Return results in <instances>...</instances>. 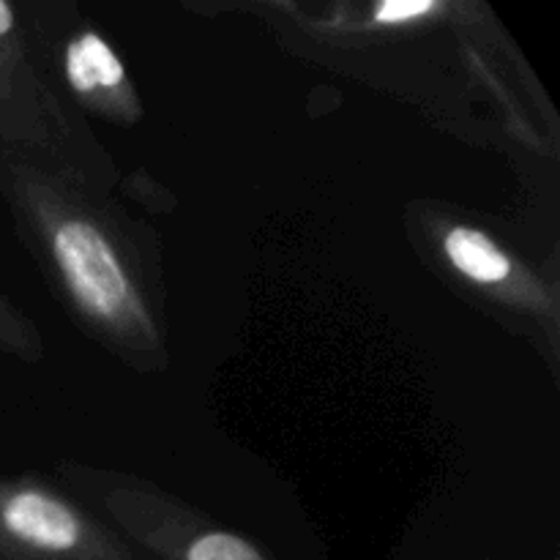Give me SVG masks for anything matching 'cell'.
Here are the masks:
<instances>
[{
    "label": "cell",
    "instance_id": "1",
    "mask_svg": "<svg viewBox=\"0 0 560 560\" xmlns=\"http://www.w3.org/2000/svg\"><path fill=\"white\" fill-rule=\"evenodd\" d=\"M52 252L74 299L91 315L113 320L129 306L131 288L113 246L93 224L71 219L52 235Z\"/></svg>",
    "mask_w": 560,
    "mask_h": 560
},
{
    "label": "cell",
    "instance_id": "3",
    "mask_svg": "<svg viewBox=\"0 0 560 560\" xmlns=\"http://www.w3.org/2000/svg\"><path fill=\"white\" fill-rule=\"evenodd\" d=\"M66 77L71 88L91 93L96 88H115L124 82V63L96 33H82L66 49Z\"/></svg>",
    "mask_w": 560,
    "mask_h": 560
},
{
    "label": "cell",
    "instance_id": "6",
    "mask_svg": "<svg viewBox=\"0 0 560 560\" xmlns=\"http://www.w3.org/2000/svg\"><path fill=\"white\" fill-rule=\"evenodd\" d=\"M430 11H435V3H430V0H388V3L377 5L375 20L405 22V20H413V16L430 14Z\"/></svg>",
    "mask_w": 560,
    "mask_h": 560
},
{
    "label": "cell",
    "instance_id": "5",
    "mask_svg": "<svg viewBox=\"0 0 560 560\" xmlns=\"http://www.w3.org/2000/svg\"><path fill=\"white\" fill-rule=\"evenodd\" d=\"M186 560H262L249 541L233 534H206L189 547Z\"/></svg>",
    "mask_w": 560,
    "mask_h": 560
},
{
    "label": "cell",
    "instance_id": "2",
    "mask_svg": "<svg viewBox=\"0 0 560 560\" xmlns=\"http://www.w3.org/2000/svg\"><path fill=\"white\" fill-rule=\"evenodd\" d=\"M0 528L11 539L42 550H71L80 541L74 512L36 490H20L0 503Z\"/></svg>",
    "mask_w": 560,
    "mask_h": 560
},
{
    "label": "cell",
    "instance_id": "7",
    "mask_svg": "<svg viewBox=\"0 0 560 560\" xmlns=\"http://www.w3.org/2000/svg\"><path fill=\"white\" fill-rule=\"evenodd\" d=\"M11 31H14V11H11V5L5 0H0V36H5Z\"/></svg>",
    "mask_w": 560,
    "mask_h": 560
},
{
    "label": "cell",
    "instance_id": "4",
    "mask_svg": "<svg viewBox=\"0 0 560 560\" xmlns=\"http://www.w3.org/2000/svg\"><path fill=\"white\" fill-rule=\"evenodd\" d=\"M446 255L459 273L476 282L495 284L512 273L509 257L479 230L454 228L446 235Z\"/></svg>",
    "mask_w": 560,
    "mask_h": 560
}]
</instances>
